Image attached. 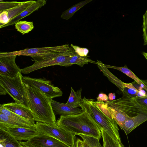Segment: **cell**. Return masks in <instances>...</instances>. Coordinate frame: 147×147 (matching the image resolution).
<instances>
[{
	"label": "cell",
	"instance_id": "cell-36",
	"mask_svg": "<svg viewBox=\"0 0 147 147\" xmlns=\"http://www.w3.org/2000/svg\"><path fill=\"white\" fill-rule=\"evenodd\" d=\"M115 97L116 96L115 93H110L108 94V98L110 100V101L113 100L115 99Z\"/></svg>",
	"mask_w": 147,
	"mask_h": 147
},
{
	"label": "cell",
	"instance_id": "cell-27",
	"mask_svg": "<svg viewBox=\"0 0 147 147\" xmlns=\"http://www.w3.org/2000/svg\"><path fill=\"white\" fill-rule=\"evenodd\" d=\"M17 31L24 35L28 33L32 30L34 27L32 22L20 21L15 24Z\"/></svg>",
	"mask_w": 147,
	"mask_h": 147
},
{
	"label": "cell",
	"instance_id": "cell-7",
	"mask_svg": "<svg viewBox=\"0 0 147 147\" xmlns=\"http://www.w3.org/2000/svg\"><path fill=\"white\" fill-rule=\"evenodd\" d=\"M122 97L116 100L105 101L110 107L119 109L125 113L130 117L138 115L147 110L139 105L135 98L123 91Z\"/></svg>",
	"mask_w": 147,
	"mask_h": 147
},
{
	"label": "cell",
	"instance_id": "cell-42",
	"mask_svg": "<svg viewBox=\"0 0 147 147\" xmlns=\"http://www.w3.org/2000/svg\"></svg>",
	"mask_w": 147,
	"mask_h": 147
},
{
	"label": "cell",
	"instance_id": "cell-18",
	"mask_svg": "<svg viewBox=\"0 0 147 147\" xmlns=\"http://www.w3.org/2000/svg\"><path fill=\"white\" fill-rule=\"evenodd\" d=\"M35 125L13 119L0 113V128L18 127L33 129H35Z\"/></svg>",
	"mask_w": 147,
	"mask_h": 147
},
{
	"label": "cell",
	"instance_id": "cell-24",
	"mask_svg": "<svg viewBox=\"0 0 147 147\" xmlns=\"http://www.w3.org/2000/svg\"><path fill=\"white\" fill-rule=\"evenodd\" d=\"M93 0H85L81 1L73 5L70 8L63 11L61 18L67 20L71 18L78 10Z\"/></svg>",
	"mask_w": 147,
	"mask_h": 147
},
{
	"label": "cell",
	"instance_id": "cell-40",
	"mask_svg": "<svg viewBox=\"0 0 147 147\" xmlns=\"http://www.w3.org/2000/svg\"><path fill=\"white\" fill-rule=\"evenodd\" d=\"M119 147H125L124 145L121 142V140L119 142Z\"/></svg>",
	"mask_w": 147,
	"mask_h": 147
},
{
	"label": "cell",
	"instance_id": "cell-17",
	"mask_svg": "<svg viewBox=\"0 0 147 147\" xmlns=\"http://www.w3.org/2000/svg\"><path fill=\"white\" fill-rule=\"evenodd\" d=\"M47 1L45 0H38L27 9L24 11L18 16L10 21L7 24L4 25L3 28L11 25H13L22 18L27 16L34 11L37 10L39 9L46 4Z\"/></svg>",
	"mask_w": 147,
	"mask_h": 147
},
{
	"label": "cell",
	"instance_id": "cell-19",
	"mask_svg": "<svg viewBox=\"0 0 147 147\" xmlns=\"http://www.w3.org/2000/svg\"><path fill=\"white\" fill-rule=\"evenodd\" d=\"M0 144L5 147H24L7 131L0 128Z\"/></svg>",
	"mask_w": 147,
	"mask_h": 147
},
{
	"label": "cell",
	"instance_id": "cell-35",
	"mask_svg": "<svg viewBox=\"0 0 147 147\" xmlns=\"http://www.w3.org/2000/svg\"><path fill=\"white\" fill-rule=\"evenodd\" d=\"M108 99V96L106 94L102 93L99 94L97 98V100L98 101H107Z\"/></svg>",
	"mask_w": 147,
	"mask_h": 147
},
{
	"label": "cell",
	"instance_id": "cell-8",
	"mask_svg": "<svg viewBox=\"0 0 147 147\" xmlns=\"http://www.w3.org/2000/svg\"><path fill=\"white\" fill-rule=\"evenodd\" d=\"M25 84L38 89L52 99L61 96L63 92L58 87L55 86L51 81L44 78H36L27 76L23 77Z\"/></svg>",
	"mask_w": 147,
	"mask_h": 147
},
{
	"label": "cell",
	"instance_id": "cell-39",
	"mask_svg": "<svg viewBox=\"0 0 147 147\" xmlns=\"http://www.w3.org/2000/svg\"><path fill=\"white\" fill-rule=\"evenodd\" d=\"M142 55L144 56V57L147 60V53L143 52L142 53Z\"/></svg>",
	"mask_w": 147,
	"mask_h": 147
},
{
	"label": "cell",
	"instance_id": "cell-22",
	"mask_svg": "<svg viewBox=\"0 0 147 147\" xmlns=\"http://www.w3.org/2000/svg\"><path fill=\"white\" fill-rule=\"evenodd\" d=\"M104 65L108 68H109L118 70L125 74L129 77L134 80L147 92V85L145 82L144 81L139 79L131 70L128 68L126 65H125L123 67H119Z\"/></svg>",
	"mask_w": 147,
	"mask_h": 147
},
{
	"label": "cell",
	"instance_id": "cell-33",
	"mask_svg": "<svg viewBox=\"0 0 147 147\" xmlns=\"http://www.w3.org/2000/svg\"><path fill=\"white\" fill-rule=\"evenodd\" d=\"M70 47L74 49L77 55L82 57H86L89 51L86 48H81L77 46L74 45L72 44L70 45Z\"/></svg>",
	"mask_w": 147,
	"mask_h": 147
},
{
	"label": "cell",
	"instance_id": "cell-14",
	"mask_svg": "<svg viewBox=\"0 0 147 147\" xmlns=\"http://www.w3.org/2000/svg\"><path fill=\"white\" fill-rule=\"evenodd\" d=\"M51 105L55 114L62 116L78 115L83 112L82 109L77 107L73 108L67 105L66 103L59 102L52 99Z\"/></svg>",
	"mask_w": 147,
	"mask_h": 147
},
{
	"label": "cell",
	"instance_id": "cell-26",
	"mask_svg": "<svg viewBox=\"0 0 147 147\" xmlns=\"http://www.w3.org/2000/svg\"><path fill=\"white\" fill-rule=\"evenodd\" d=\"M0 113L8 117L21 122L33 125H35L34 121L25 118L14 113H13L4 107L2 104L0 105Z\"/></svg>",
	"mask_w": 147,
	"mask_h": 147
},
{
	"label": "cell",
	"instance_id": "cell-20",
	"mask_svg": "<svg viewBox=\"0 0 147 147\" xmlns=\"http://www.w3.org/2000/svg\"><path fill=\"white\" fill-rule=\"evenodd\" d=\"M96 64L98 68L103 72L104 75L108 78L109 80L117 86L121 91L123 92L125 88L123 86L124 82L111 73L109 70L108 68L100 61L97 60Z\"/></svg>",
	"mask_w": 147,
	"mask_h": 147
},
{
	"label": "cell",
	"instance_id": "cell-1",
	"mask_svg": "<svg viewBox=\"0 0 147 147\" xmlns=\"http://www.w3.org/2000/svg\"><path fill=\"white\" fill-rule=\"evenodd\" d=\"M82 110L80 114L61 115L57 122V125L75 136L82 134L100 140L102 136L100 126L86 110Z\"/></svg>",
	"mask_w": 147,
	"mask_h": 147
},
{
	"label": "cell",
	"instance_id": "cell-29",
	"mask_svg": "<svg viewBox=\"0 0 147 147\" xmlns=\"http://www.w3.org/2000/svg\"><path fill=\"white\" fill-rule=\"evenodd\" d=\"M90 147H103L101 145L99 139L94 137L82 134H78Z\"/></svg>",
	"mask_w": 147,
	"mask_h": 147
},
{
	"label": "cell",
	"instance_id": "cell-30",
	"mask_svg": "<svg viewBox=\"0 0 147 147\" xmlns=\"http://www.w3.org/2000/svg\"><path fill=\"white\" fill-rule=\"evenodd\" d=\"M94 104L100 111L106 116L111 120L113 119L109 107L105 102L102 101H93Z\"/></svg>",
	"mask_w": 147,
	"mask_h": 147
},
{
	"label": "cell",
	"instance_id": "cell-38",
	"mask_svg": "<svg viewBox=\"0 0 147 147\" xmlns=\"http://www.w3.org/2000/svg\"><path fill=\"white\" fill-rule=\"evenodd\" d=\"M82 143L83 145V147H90L86 144L85 142L82 141Z\"/></svg>",
	"mask_w": 147,
	"mask_h": 147
},
{
	"label": "cell",
	"instance_id": "cell-5",
	"mask_svg": "<svg viewBox=\"0 0 147 147\" xmlns=\"http://www.w3.org/2000/svg\"><path fill=\"white\" fill-rule=\"evenodd\" d=\"M0 85L15 102L29 107L24 84L21 72L13 78L0 75Z\"/></svg>",
	"mask_w": 147,
	"mask_h": 147
},
{
	"label": "cell",
	"instance_id": "cell-21",
	"mask_svg": "<svg viewBox=\"0 0 147 147\" xmlns=\"http://www.w3.org/2000/svg\"><path fill=\"white\" fill-rule=\"evenodd\" d=\"M89 57L88 56L86 57H82L76 54L61 63L59 65L67 67L75 64L82 67L85 64H88L89 62L97 64V62H95L88 58V57Z\"/></svg>",
	"mask_w": 147,
	"mask_h": 147
},
{
	"label": "cell",
	"instance_id": "cell-4",
	"mask_svg": "<svg viewBox=\"0 0 147 147\" xmlns=\"http://www.w3.org/2000/svg\"><path fill=\"white\" fill-rule=\"evenodd\" d=\"M68 44L59 46L26 49L11 52H0V56H27L31 57L35 61L56 57L66 51L70 47Z\"/></svg>",
	"mask_w": 147,
	"mask_h": 147
},
{
	"label": "cell",
	"instance_id": "cell-32",
	"mask_svg": "<svg viewBox=\"0 0 147 147\" xmlns=\"http://www.w3.org/2000/svg\"><path fill=\"white\" fill-rule=\"evenodd\" d=\"M20 2L17 1H0V11L8 9L16 6L19 4Z\"/></svg>",
	"mask_w": 147,
	"mask_h": 147
},
{
	"label": "cell",
	"instance_id": "cell-3",
	"mask_svg": "<svg viewBox=\"0 0 147 147\" xmlns=\"http://www.w3.org/2000/svg\"><path fill=\"white\" fill-rule=\"evenodd\" d=\"M94 100L82 98V109H85L90 113L100 129H103L115 141L119 143L121 140L117 124L115 120H111L103 114L94 104Z\"/></svg>",
	"mask_w": 147,
	"mask_h": 147
},
{
	"label": "cell",
	"instance_id": "cell-6",
	"mask_svg": "<svg viewBox=\"0 0 147 147\" xmlns=\"http://www.w3.org/2000/svg\"><path fill=\"white\" fill-rule=\"evenodd\" d=\"M35 129L39 134L52 137L61 141L69 147H74L75 135L58 126L36 122Z\"/></svg>",
	"mask_w": 147,
	"mask_h": 147
},
{
	"label": "cell",
	"instance_id": "cell-11",
	"mask_svg": "<svg viewBox=\"0 0 147 147\" xmlns=\"http://www.w3.org/2000/svg\"><path fill=\"white\" fill-rule=\"evenodd\" d=\"M35 1L30 0L21 2L16 6L0 11V28H2L4 25L28 8Z\"/></svg>",
	"mask_w": 147,
	"mask_h": 147
},
{
	"label": "cell",
	"instance_id": "cell-10",
	"mask_svg": "<svg viewBox=\"0 0 147 147\" xmlns=\"http://www.w3.org/2000/svg\"><path fill=\"white\" fill-rule=\"evenodd\" d=\"M19 142L26 147H69L55 138L39 133L28 141Z\"/></svg>",
	"mask_w": 147,
	"mask_h": 147
},
{
	"label": "cell",
	"instance_id": "cell-28",
	"mask_svg": "<svg viewBox=\"0 0 147 147\" xmlns=\"http://www.w3.org/2000/svg\"><path fill=\"white\" fill-rule=\"evenodd\" d=\"M103 147H119V143L115 141L103 129H100Z\"/></svg>",
	"mask_w": 147,
	"mask_h": 147
},
{
	"label": "cell",
	"instance_id": "cell-31",
	"mask_svg": "<svg viewBox=\"0 0 147 147\" xmlns=\"http://www.w3.org/2000/svg\"><path fill=\"white\" fill-rule=\"evenodd\" d=\"M144 39V45H147V9L143 15V23L142 26Z\"/></svg>",
	"mask_w": 147,
	"mask_h": 147
},
{
	"label": "cell",
	"instance_id": "cell-15",
	"mask_svg": "<svg viewBox=\"0 0 147 147\" xmlns=\"http://www.w3.org/2000/svg\"><path fill=\"white\" fill-rule=\"evenodd\" d=\"M147 121V111L142 112L138 115L130 117L124 122L121 129L128 134L140 125Z\"/></svg>",
	"mask_w": 147,
	"mask_h": 147
},
{
	"label": "cell",
	"instance_id": "cell-41",
	"mask_svg": "<svg viewBox=\"0 0 147 147\" xmlns=\"http://www.w3.org/2000/svg\"><path fill=\"white\" fill-rule=\"evenodd\" d=\"M0 147H5L2 144H0Z\"/></svg>",
	"mask_w": 147,
	"mask_h": 147
},
{
	"label": "cell",
	"instance_id": "cell-16",
	"mask_svg": "<svg viewBox=\"0 0 147 147\" xmlns=\"http://www.w3.org/2000/svg\"><path fill=\"white\" fill-rule=\"evenodd\" d=\"M2 105L8 110L25 118L34 121L32 113L28 107L16 102L4 104Z\"/></svg>",
	"mask_w": 147,
	"mask_h": 147
},
{
	"label": "cell",
	"instance_id": "cell-9",
	"mask_svg": "<svg viewBox=\"0 0 147 147\" xmlns=\"http://www.w3.org/2000/svg\"><path fill=\"white\" fill-rule=\"evenodd\" d=\"M77 54L74 49L70 47L65 53L56 57L35 61L32 65L21 69L22 73L28 74L38 69L51 66L59 65L67 59Z\"/></svg>",
	"mask_w": 147,
	"mask_h": 147
},
{
	"label": "cell",
	"instance_id": "cell-12",
	"mask_svg": "<svg viewBox=\"0 0 147 147\" xmlns=\"http://www.w3.org/2000/svg\"><path fill=\"white\" fill-rule=\"evenodd\" d=\"M17 56H0V75L12 78L21 72L15 62Z\"/></svg>",
	"mask_w": 147,
	"mask_h": 147
},
{
	"label": "cell",
	"instance_id": "cell-37",
	"mask_svg": "<svg viewBox=\"0 0 147 147\" xmlns=\"http://www.w3.org/2000/svg\"><path fill=\"white\" fill-rule=\"evenodd\" d=\"M82 142V140L78 139L76 142V147H83Z\"/></svg>",
	"mask_w": 147,
	"mask_h": 147
},
{
	"label": "cell",
	"instance_id": "cell-25",
	"mask_svg": "<svg viewBox=\"0 0 147 147\" xmlns=\"http://www.w3.org/2000/svg\"><path fill=\"white\" fill-rule=\"evenodd\" d=\"M109 107L113 119L121 128L124 122L130 117L119 109Z\"/></svg>",
	"mask_w": 147,
	"mask_h": 147
},
{
	"label": "cell",
	"instance_id": "cell-23",
	"mask_svg": "<svg viewBox=\"0 0 147 147\" xmlns=\"http://www.w3.org/2000/svg\"><path fill=\"white\" fill-rule=\"evenodd\" d=\"M82 91V88L75 91L71 87L70 94L66 104L73 108L81 107L82 103V98L81 97Z\"/></svg>",
	"mask_w": 147,
	"mask_h": 147
},
{
	"label": "cell",
	"instance_id": "cell-34",
	"mask_svg": "<svg viewBox=\"0 0 147 147\" xmlns=\"http://www.w3.org/2000/svg\"><path fill=\"white\" fill-rule=\"evenodd\" d=\"M135 98L137 102L147 110V96H145Z\"/></svg>",
	"mask_w": 147,
	"mask_h": 147
},
{
	"label": "cell",
	"instance_id": "cell-2",
	"mask_svg": "<svg viewBox=\"0 0 147 147\" xmlns=\"http://www.w3.org/2000/svg\"><path fill=\"white\" fill-rule=\"evenodd\" d=\"M29 108L34 120L52 125L57 124L55 114L52 109V99L38 89L25 84Z\"/></svg>",
	"mask_w": 147,
	"mask_h": 147
},
{
	"label": "cell",
	"instance_id": "cell-13",
	"mask_svg": "<svg viewBox=\"0 0 147 147\" xmlns=\"http://www.w3.org/2000/svg\"><path fill=\"white\" fill-rule=\"evenodd\" d=\"M7 131L17 140L28 141L38 134L35 129L18 127L0 128Z\"/></svg>",
	"mask_w": 147,
	"mask_h": 147
}]
</instances>
